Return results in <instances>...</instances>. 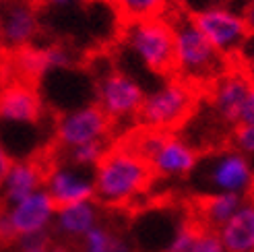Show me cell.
Segmentation results:
<instances>
[{"label": "cell", "instance_id": "cell-1", "mask_svg": "<svg viewBox=\"0 0 254 252\" xmlns=\"http://www.w3.org/2000/svg\"><path fill=\"white\" fill-rule=\"evenodd\" d=\"M91 174L95 203L106 207H124L132 203L155 178L149 163L124 143L108 147Z\"/></svg>", "mask_w": 254, "mask_h": 252}, {"label": "cell", "instance_id": "cell-10", "mask_svg": "<svg viewBox=\"0 0 254 252\" xmlns=\"http://www.w3.org/2000/svg\"><path fill=\"white\" fill-rule=\"evenodd\" d=\"M110 118L95 104H85L66 110L54 124V138L60 149H72L87 143L106 141L112 132Z\"/></svg>", "mask_w": 254, "mask_h": 252}, {"label": "cell", "instance_id": "cell-8", "mask_svg": "<svg viewBox=\"0 0 254 252\" xmlns=\"http://www.w3.org/2000/svg\"><path fill=\"white\" fill-rule=\"evenodd\" d=\"M145 93L143 85L132 74L120 68H110L95 85V106L110 118L112 124L136 120Z\"/></svg>", "mask_w": 254, "mask_h": 252}, {"label": "cell", "instance_id": "cell-29", "mask_svg": "<svg viewBox=\"0 0 254 252\" xmlns=\"http://www.w3.org/2000/svg\"><path fill=\"white\" fill-rule=\"evenodd\" d=\"M10 163H12V157H10V153H8V149H6L2 143H0V182H2L6 170L10 168Z\"/></svg>", "mask_w": 254, "mask_h": 252}, {"label": "cell", "instance_id": "cell-21", "mask_svg": "<svg viewBox=\"0 0 254 252\" xmlns=\"http://www.w3.org/2000/svg\"><path fill=\"white\" fill-rule=\"evenodd\" d=\"M110 2L116 6L126 23L163 17L170 6V0H110Z\"/></svg>", "mask_w": 254, "mask_h": 252}, {"label": "cell", "instance_id": "cell-11", "mask_svg": "<svg viewBox=\"0 0 254 252\" xmlns=\"http://www.w3.org/2000/svg\"><path fill=\"white\" fill-rule=\"evenodd\" d=\"M44 118V99L37 93L33 83L12 81L0 87V122L27 128Z\"/></svg>", "mask_w": 254, "mask_h": 252}, {"label": "cell", "instance_id": "cell-28", "mask_svg": "<svg viewBox=\"0 0 254 252\" xmlns=\"http://www.w3.org/2000/svg\"><path fill=\"white\" fill-rule=\"evenodd\" d=\"M35 2H42L44 6H50V8H72L87 2V0H35Z\"/></svg>", "mask_w": 254, "mask_h": 252}, {"label": "cell", "instance_id": "cell-4", "mask_svg": "<svg viewBox=\"0 0 254 252\" xmlns=\"http://www.w3.org/2000/svg\"><path fill=\"white\" fill-rule=\"evenodd\" d=\"M122 44L153 77H174V29L166 15L126 23Z\"/></svg>", "mask_w": 254, "mask_h": 252}, {"label": "cell", "instance_id": "cell-31", "mask_svg": "<svg viewBox=\"0 0 254 252\" xmlns=\"http://www.w3.org/2000/svg\"><path fill=\"white\" fill-rule=\"evenodd\" d=\"M52 252H81V248H72V246H56V244H54Z\"/></svg>", "mask_w": 254, "mask_h": 252}, {"label": "cell", "instance_id": "cell-16", "mask_svg": "<svg viewBox=\"0 0 254 252\" xmlns=\"http://www.w3.org/2000/svg\"><path fill=\"white\" fill-rule=\"evenodd\" d=\"M46 168L37 159H12L0 182V207H8L17 200L42 190Z\"/></svg>", "mask_w": 254, "mask_h": 252}, {"label": "cell", "instance_id": "cell-26", "mask_svg": "<svg viewBox=\"0 0 254 252\" xmlns=\"http://www.w3.org/2000/svg\"><path fill=\"white\" fill-rule=\"evenodd\" d=\"M240 68H242L248 77L254 81V33L248 35V40L244 42L242 50H240V54L236 56Z\"/></svg>", "mask_w": 254, "mask_h": 252}, {"label": "cell", "instance_id": "cell-18", "mask_svg": "<svg viewBox=\"0 0 254 252\" xmlns=\"http://www.w3.org/2000/svg\"><path fill=\"white\" fill-rule=\"evenodd\" d=\"M217 236L227 252H254V198H244L234 215L217 228Z\"/></svg>", "mask_w": 254, "mask_h": 252}, {"label": "cell", "instance_id": "cell-13", "mask_svg": "<svg viewBox=\"0 0 254 252\" xmlns=\"http://www.w3.org/2000/svg\"><path fill=\"white\" fill-rule=\"evenodd\" d=\"M40 33V15L29 0H8L0 8V44L8 52L33 46Z\"/></svg>", "mask_w": 254, "mask_h": 252}, {"label": "cell", "instance_id": "cell-19", "mask_svg": "<svg viewBox=\"0 0 254 252\" xmlns=\"http://www.w3.org/2000/svg\"><path fill=\"white\" fill-rule=\"evenodd\" d=\"M246 196L240 194H230V192H205L198 200V215H200V225L211 230H217L230 219L238 207L244 203Z\"/></svg>", "mask_w": 254, "mask_h": 252}, {"label": "cell", "instance_id": "cell-32", "mask_svg": "<svg viewBox=\"0 0 254 252\" xmlns=\"http://www.w3.org/2000/svg\"><path fill=\"white\" fill-rule=\"evenodd\" d=\"M180 2H192V0H180Z\"/></svg>", "mask_w": 254, "mask_h": 252}, {"label": "cell", "instance_id": "cell-23", "mask_svg": "<svg viewBox=\"0 0 254 252\" xmlns=\"http://www.w3.org/2000/svg\"><path fill=\"white\" fill-rule=\"evenodd\" d=\"M232 149H236L238 153H242L254 163V126L252 124H236L230 134Z\"/></svg>", "mask_w": 254, "mask_h": 252}, {"label": "cell", "instance_id": "cell-20", "mask_svg": "<svg viewBox=\"0 0 254 252\" xmlns=\"http://www.w3.org/2000/svg\"><path fill=\"white\" fill-rule=\"evenodd\" d=\"M79 244L81 252H132L126 238L114 234L104 223H99L91 232H87Z\"/></svg>", "mask_w": 254, "mask_h": 252}, {"label": "cell", "instance_id": "cell-2", "mask_svg": "<svg viewBox=\"0 0 254 252\" xmlns=\"http://www.w3.org/2000/svg\"><path fill=\"white\" fill-rule=\"evenodd\" d=\"M170 21L174 29V77L196 87L202 83H213L227 70L230 60H225L200 35L188 15Z\"/></svg>", "mask_w": 254, "mask_h": 252}, {"label": "cell", "instance_id": "cell-7", "mask_svg": "<svg viewBox=\"0 0 254 252\" xmlns=\"http://www.w3.org/2000/svg\"><path fill=\"white\" fill-rule=\"evenodd\" d=\"M54 215L56 205L44 188L8 207H0V242L12 244L25 236L46 234L52 230Z\"/></svg>", "mask_w": 254, "mask_h": 252}, {"label": "cell", "instance_id": "cell-25", "mask_svg": "<svg viewBox=\"0 0 254 252\" xmlns=\"http://www.w3.org/2000/svg\"><path fill=\"white\" fill-rule=\"evenodd\" d=\"M190 252H227L221 238L217 236V230H211L200 225V230L196 234V240L192 244V250Z\"/></svg>", "mask_w": 254, "mask_h": 252}, {"label": "cell", "instance_id": "cell-24", "mask_svg": "<svg viewBox=\"0 0 254 252\" xmlns=\"http://www.w3.org/2000/svg\"><path fill=\"white\" fill-rule=\"evenodd\" d=\"M12 244H15V252H52L54 248V240L50 236V232L25 236V238L15 240Z\"/></svg>", "mask_w": 254, "mask_h": 252}, {"label": "cell", "instance_id": "cell-12", "mask_svg": "<svg viewBox=\"0 0 254 252\" xmlns=\"http://www.w3.org/2000/svg\"><path fill=\"white\" fill-rule=\"evenodd\" d=\"M44 190L50 194L56 207L83 203V200H95L93 174L74 168L66 161L56 163V166L46 170Z\"/></svg>", "mask_w": 254, "mask_h": 252}, {"label": "cell", "instance_id": "cell-5", "mask_svg": "<svg viewBox=\"0 0 254 252\" xmlns=\"http://www.w3.org/2000/svg\"><path fill=\"white\" fill-rule=\"evenodd\" d=\"M196 87L178 77L166 79L153 91L145 93L138 124L149 130L174 132L192 116L196 108Z\"/></svg>", "mask_w": 254, "mask_h": 252}, {"label": "cell", "instance_id": "cell-22", "mask_svg": "<svg viewBox=\"0 0 254 252\" xmlns=\"http://www.w3.org/2000/svg\"><path fill=\"white\" fill-rule=\"evenodd\" d=\"M106 141H99V143H87V145H79V147H72L64 151V161L70 163L74 168H81L87 172H93V168L101 161L106 153Z\"/></svg>", "mask_w": 254, "mask_h": 252}, {"label": "cell", "instance_id": "cell-17", "mask_svg": "<svg viewBox=\"0 0 254 252\" xmlns=\"http://www.w3.org/2000/svg\"><path fill=\"white\" fill-rule=\"evenodd\" d=\"M101 223L99 205L95 200H83L64 207H56L54 215V232L64 240L81 242L87 232H91L95 225Z\"/></svg>", "mask_w": 254, "mask_h": 252}, {"label": "cell", "instance_id": "cell-27", "mask_svg": "<svg viewBox=\"0 0 254 252\" xmlns=\"http://www.w3.org/2000/svg\"><path fill=\"white\" fill-rule=\"evenodd\" d=\"M240 122L242 124H252L254 126V81L250 83V89L246 93L242 112H240Z\"/></svg>", "mask_w": 254, "mask_h": 252}, {"label": "cell", "instance_id": "cell-6", "mask_svg": "<svg viewBox=\"0 0 254 252\" xmlns=\"http://www.w3.org/2000/svg\"><path fill=\"white\" fill-rule=\"evenodd\" d=\"M192 25L200 35L217 50L225 60H236L244 42L248 40V25L242 10H234L225 4H211L188 12Z\"/></svg>", "mask_w": 254, "mask_h": 252}, {"label": "cell", "instance_id": "cell-9", "mask_svg": "<svg viewBox=\"0 0 254 252\" xmlns=\"http://www.w3.org/2000/svg\"><path fill=\"white\" fill-rule=\"evenodd\" d=\"M198 168L200 182L205 184L207 192L248 196L254 190V163L236 149L219 151L205 163H198Z\"/></svg>", "mask_w": 254, "mask_h": 252}, {"label": "cell", "instance_id": "cell-15", "mask_svg": "<svg viewBox=\"0 0 254 252\" xmlns=\"http://www.w3.org/2000/svg\"><path fill=\"white\" fill-rule=\"evenodd\" d=\"M12 64H15L21 81L35 83L56 70H68L72 66V54L70 50L62 46H29L12 52Z\"/></svg>", "mask_w": 254, "mask_h": 252}, {"label": "cell", "instance_id": "cell-14", "mask_svg": "<svg viewBox=\"0 0 254 252\" xmlns=\"http://www.w3.org/2000/svg\"><path fill=\"white\" fill-rule=\"evenodd\" d=\"M250 83L252 79L240 66L227 68L211 83V108L221 124L230 128L240 124V112H242Z\"/></svg>", "mask_w": 254, "mask_h": 252}, {"label": "cell", "instance_id": "cell-30", "mask_svg": "<svg viewBox=\"0 0 254 252\" xmlns=\"http://www.w3.org/2000/svg\"><path fill=\"white\" fill-rule=\"evenodd\" d=\"M242 17H244V21L248 25V31L254 33V0H248L246 2L244 10H242Z\"/></svg>", "mask_w": 254, "mask_h": 252}, {"label": "cell", "instance_id": "cell-3", "mask_svg": "<svg viewBox=\"0 0 254 252\" xmlns=\"http://www.w3.org/2000/svg\"><path fill=\"white\" fill-rule=\"evenodd\" d=\"M136 151L147 163L155 178L180 180L188 178L198 170V151L186 138L174 132H159L143 128L132 136V141L124 143Z\"/></svg>", "mask_w": 254, "mask_h": 252}]
</instances>
